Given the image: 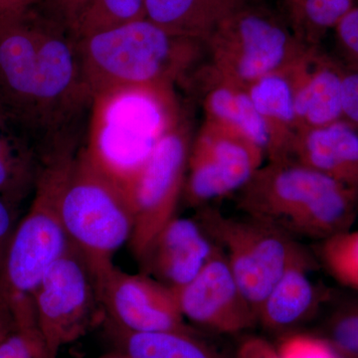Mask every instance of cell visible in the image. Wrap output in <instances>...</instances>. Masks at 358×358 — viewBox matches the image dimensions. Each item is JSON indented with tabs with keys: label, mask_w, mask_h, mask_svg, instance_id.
Segmentation results:
<instances>
[{
	"label": "cell",
	"mask_w": 358,
	"mask_h": 358,
	"mask_svg": "<svg viewBox=\"0 0 358 358\" xmlns=\"http://www.w3.org/2000/svg\"><path fill=\"white\" fill-rule=\"evenodd\" d=\"M89 90L78 42L39 4L0 17V105L38 148L72 126Z\"/></svg>",
	"instance_id": "1"
},
{
	"label": "cell",
	"mask_w": 358,
	"mask_h": 358,
	"mask_svg": "<svg viewBox=\"0 0 358 358\" xmlns=\"http://www.w3.org/2000/svg\"><path fill=\"white\" fill-rule=\"evenodd\" d=\"M78 47L95 100L121 90L171 91L187 77L206 46L143 18L87 37Z\"/></svg>",
	"instance_id": "2"
},
{
	"label": "cell",
	"mask_w": 358,
	"mask_h": 358,
	"mask_svg": "<svg viewBox=\"0 0 358 358\" xmlns=\"http://www.w3.org/2000/svg\"><path fill=\"white\" fill-rule=\"evenodd\" d=\"M238 192L242 213L294 239L322 241L345 232L358 214L357 192L292 160L268 162Z\"/></svg>",
	"instance_id": "3"
},
{
	"label": "cell",
	"mask_w": 358,
	"mask_h": 358,
	"mask_svg": "<svg viewBox=\"0 0 358 358\" xmlns=\"http://www.w3.org/2000/svg\"><path fill=\"white\" fill-rule=\"evenodd\" d=\"M76 155L43 160L31 206L16 226L0 278V308L16 331H38L33 296L49 268L69 247L61 219L60 199Z\"/></svg>",
	"instance_id": "4"
},
{
	"label": "cell",
	"mask_w": 358,
	"mask_h": 358,
	"mask_svg": "<svg viewBox=\"0 0 358 358\" xmlns=\"http://www.w3.org/2000/svg\"><path fill=\"white\" fill-rule=\"evenodd\" d=\"M63 227L95 278L112 268L131 240L134 215L126 192L81 148L66 176L60 199Z\"/></svg>",
	"instance_id": "5"
},
{
	"label": "cell",
	"mask_w": 358,
	"mask_h": 358,
	"mask_svg": "<svg viewBox=\"0 0 358 358\" xmlns=\"http://www.w3.org/2000/svg\"><path fill=\"white\" fill-rule=\"evenodd\" d=\"M94 134L87 150L124 187L162 136L178 121L171 91L129 89L94 102Z\"/></svg>",
	"instance_id": "6"
},
{
	"label": "cell",
	"mask_w": 358,
	"mask_h": 358,
	"mask_svg": "<svg viewBox=\"0 0 358 358\" xmlns=\"http://www.w3.org/2000/svg\"><path fill=\"white\" fill-rule=\"evenodd\" d=\"M205 46L207 74L245 88L261 78L292 69L315 48L275 16L241 6L222 20Z\"/></svg>",
	"instance_id": "7"
},
{
	"label": "cell",
	"mask_w": 358,
	"mask_h": 358,
	"mask_svg": "<svg viewBox=\"0 0 358 358\" xmlns=\"http://www.w3.org/2000/svg\"><path fill=\"white\" fill-rule=\"evenodd\" d=\"M197 218L222 250L258 320L266 296L305 248L288 233L246 214L229 217L215 209H205Z\"/></svg>",
	"instance_id": "8"
},
{
	"label": "cell",
	"mask_w": 358,
	"mask_h": 358,
	"mask_svg": "<svg viewBox=\"0 0 358 358\" xmlns=\"http://www.w3.org/2000/svg\"><path fill=\"white\" fill-rule=\"evenodd\" d=\"M190 150L185 124L176 121L122 187L133 210L134 230L129 243L138 260L162 228L176 217Z\"/></svg>",
	"instance_id": "9"
},
{
	"label": "cell",
	"mask_w": 358,
	"mask_h": 358,
	"mask_svg": "<svg viewBox=\"0 0 358 358\" xmlns=\"http://www.w3.org/2000/svg\"><path fill=\"white\" fill-rule=\"evenodd\" d=\"M33 303L49 358H57L61 348L84 336L105 313L95 275L71 244L44 275Z\"/></svg>",
	"instance_id": "10"
},
{
	"label": "cell",
	"mask_w": 358,
	"mask_h": 358,
	"mask_svg": "<svg viewBox=\"0 0 358 358\" xmlns=\"http://www.w3.org/2000/svg\"><path fill=\"white\" fill-rule=\"evenodd\" d=\"M265 157L237 131L205 121L190 150L185 199L200 206L240 192L263 166Z\"/></svg>",
	"instance_id": "11"
},
{
	"label": "cell",
	"mask_w": 358,
	"mask_h": 358,
	"mask_svg": "<svg viewBox=\"0 0 358 358\" xmlns=\"http://www.w3.org/2000/svg\"><path fill=\"white\" fill-rule=\"evenodd\" d=\"M96 282L103 313L114 327L133 333L189 331L173 289L154 278L114 265Z\"/></svg>",
	"instance_id": "12"
},
{
	"label": "cell",
	"mask_w": 358,
	"mask_h": 358,
	"mask_svg": "<svg viewBox=\"0 0 358 358\" xmlns=\"http://www.w3.org/2000/svg\"><path fill=\"white\" fill-rule=\"evenodd\" d=\"M173 292L183 317L209 331L234 334L258 324L221 249L192 282Z\"/></svg>",
	"instance_id": "13"
},
{
	"label": "cell",
	"mask_w": 358,
	"mask_h": 358,
	"mask_svg": "<svg viewBox=\"0 0 358 358\" xmlns=\"http://www.w3.org/2000/svg\"><path fill=\"white\" fill-rule=\"evenodd\" d=\"M220 249L199 218L173 217L138 262L143 274L176 291L192 281Z\"/></svg>",
	"instance_id": "14"
},
{
	"label": "cell",
	"mask_w": 358,
	"mask_h": 358,
	"mask_svg": "<svg viewBox=\"0 0 358 358\" xmlns=\"http://www.w3.org/2000/svg\"><path fill=\"white\" fill-rule=\"evenodd\" d=\"M299 131L343 120V67L313 48L292 69Z\"/></svg>",
	"instance_id": "15"
},
{
	"label": "cell",
	"mask_w": 358,
	"mask_h": 358,
	"mask_svg": "<svg viewBox=\"0 0 358 358\" xmlns=\"http://www.w3.org/2000/svg\"><path fill=\"white\" fill-rule=\"evenodd\" d=\"M358 192V131L343 120L299 131L288 159Z\"/></svg>",
	"instance_id": "16"
},
{
	"label": "cell",
	"mask_w": 358,
	"mask_h": 358,
	"mask_svg": "<svg viewBox=\"0 0 358 358\" xmlns=\"http://www.w3.org/2000/svg\"><path fill=\"white\" fill-rule=\"evenodd\" d=\"M315 265L306 249L294 259L259 308L258 324L286 333L312 317L320 301L319 289L308 275Z\"/></svg>",
	"instance_id": "17"
},
{
	"label": "cell",
	"mask_w": 358,
	"mask_h": 358,
	"mask_svg": "<svg viewBox=\"0 0 358 358\" xmlns=\"http://www.w3.org/2000/svg\"><path fill=\"white\" fill-rule=\"evenodd\" d=\"M292 69L261 78L247 87L254 107L267 129L268 162L288 159L299 133Z\"/></svg>",
	"instance_id": "18"
},
{
	"label": "cell",
	"mask_w": 358,
	"mask_h": 358,
	"mask_svg": "<svg viewBox=\"0 0 358 358\" xmlns=\"http://www.w3.org/2000/svg\"><path fill=\"white\" fill-rule=\"evenodd\" d=\"M240 0H143L145 18L167 32L206 43Z\"/></svg>",
	"instance_id": "19"
},
{
	"label": "cell",
	"mask_w": 358,
	"mask_h": 358,
	"mask_svg": "<svg viewBox=\"0 0 358 358\" xmlns=\"http://www.w3.org/2000/svg\"><path fill=\"white\" fill-rule=\"evenodd\" d=\"M206 89L203 106L205 121L223 124L251 141L267 157L270 138L257 112L248 90L217 78L205 75Z\"/></svg>",
	"instance_id": "20"
},
{
	"label": "cell",
	"mask_w": 358,
	"mask_h": 358,
	"mask_svg": "<svg viewBox=\"0 0 358 358\" xmlns=\"http://www.w3.org/2000/svg\"><path fill=\"white\" fill-rule=\"evenodd\" d=\"M76 41L145 18L143 0H42Z\"/></svg>",
	"instance_id": "21"
},
{
	"label": "cell",
	"mask_w": 358,
	"mask_h": 358,
	"mask_svg": "<svg viewBox=\"0 0 358 358\" xmlns=\"http://www.w3.org/2000/svg\"><path fill=\"white\" fill-rule=\"evenodd\" d=\"M0 107V197L13 205L22 199L30 188L34 189L42 166L36 143L28 138L7 136L3 119L6 110Z\"/></svg>",
	"instance_id": "22"
},
{
	"label": "cell",
	"mask_w": 358,
	"mask_h": 358,
	"mask_svg": "<svg viewBox=\"0 0 358 358\" xmlns=\"http://www.w3.org/2000/svg\"><path fill=\"white\" fill-rule=\"evenodd\" d=\"M115 329L122 355L128 358H225L190 329L133 333Z\"/></svg>",
	"instance_id": "23"
},
{
	"label": "cell",
	"mask_w": 358,
	"mask_h": 358,
	"mask_svg": "<svg viewBox=\"0 0 358 358\" xmlns=\"http://www.w3.org/2000/svg\"><path fill=\"white\" fill-rule=\"evenodd\" d=\"M296 21V35L308 46L315 44L353 6L355 0H287Z\"/></svg>",
	"instance_id": "24"
},
{
	"label": "cell",
	"mask_w": 358,
	"mask_h": 358,
	"mask_svg": "<svg viewBox=\"0 0 358 358\" xmlns=\"http://www.w3.org/2000/svg\"><path fill=\"white\" fill-rule=\"evenodd\" d=\"M317 255L336 282L358 292V230L350 229L322 240Z\"/></svg>",
	"instance_id": "25"
},
{
	"label": "cell",
	"mask_w": 358,
	"mask_h": 358,
	"mask_svg": "<svg viewBox=\"0 0 358 358\" xmlns=\"http://www.w3.org/2000/svg\"><path fill=\"white\" fill-rule=\"evenodd\" d=\"M322 338L338 352L358 358V301L345 303L331 313Z\"/></svg>",
	"instance_id": "26"
},
{
	"label": "cell",
	"mask_w": 358,
	"mask_h": 358,
	"mask_svg": "<svg viewBox=\"0 0 358 358\" xmlns=\"http://www.w3.org/2000/svg\"><path fill=\"white\" fill-rule=\"evenodd\" d=\"M275 348L280 358H336L338 355L326 338L307 334H288Z\"/></svg>",
	"instance_id": "27"
},
{
	"label": "cell",
	"mask_w": 358,
	"mask_h": 358,
	"mask_svg": "<svg viewBox=\"0 0 358 358\" xmlns=\"http://www.w3.org/2000/svg\"><path fill=\"white\" fill-rule=\"evenodd\" d=\"M0 358H49L38 331H13L0 343Z\"/></svg>",
	"instance_id": "28"
},
{
	"label": "cell",
	"mask_w": 358,
	"mask_h": 358,
	"mask_svg": "<svg viewBox=\"0 0 358 358\" xmlns=\"http://www.w3.org/2000/svg\"><path fill=\"white\" fill-rule=\"evenodd\" d=\"M334 29L348 68L358 70V4L339 20Z\"/></svg>",
	"instance_id": "29"
},
{
	"label": "cell",
	"mask_w": 358,
	"mask_h": 358,
	"mask_svg": "<svg viewBox=\"0 0 358 358\" xmlns=\"http://www.w3.org/2000/svg\"><path fill=\"white\" fill-rule=\"evenodd\" d=\"M343 120L358 131V70L343 68Z\"/></svg>",
	"instance_id": "30"
},
{
	"label": "cell",
	"mask_w": 358,
	"mask_h": 358,
	"mask_svg": "<svg viewBox=\"0 0 358 358\" xmlns=\"http://www.w3.org/2000/svg\"><path fill=\"white\" fill-rule=\"evenodd\" d=\"M17 224L14 218L13 205L0 197V278Z\"/></svg>",
	"instance_id": "31"
},
{
	"label": "cell",
	"mask_w": 358,
	"mask_h": 358,
	"mask_svg": "<svg viewBox=\"0 0 358 358\" xmlns=\"http://www.w3.org/2000/svg\"><path fill=\"white\" fill-rule=\"evenodd\" d=\"M233 358H280L277 348L267 339L249 336L238 345Z\"/></svg>",
	"instance_id": "32"
},
{
	"label": "cell",
	"mask_w": 358,
	"mask_h": 358,
	"mask_svg": "<svg viewBox=\"0 0 358 358\" xmlns=\"http://www.w3.org/2000/svg\"><path fill=\"white\" fill-rule=\"evenodd\" d=\"M40 1L41 0H0V17L24 13Z\"/></svg>",
	"instance_id": "33"
},
{
	"label": "cell",
	"mask_w": 358,
	"mask_h": 358,
	"mask_svg": "<svg viewBox=\"0 0 358 358\" xmlns=\"http://www.w3.org/2000/svg\"><path fill=\"white\" fill-rule=\"evenodd\" d=\"M13 331V324L6 313L0 308V343Z\"/></svg>",
	"instance_id": "34"
},
{
	"label": "cell",
	"mask_w": 358,
	"mask_h": 358,
	"mask_svg": "<svg viewBox=\"0 0 358 358\" xmlns=\"http://www.w3.org/2000/svg\"><path fill=\"white\" fill-rule=\"evenodd\" d=\"M338 352V350H336ZM336 358H355L353 357H350V355H345V353H341L338 352V355H336Z\"/></svg>",
	"instance_id": "35"
},
{
	"label": "cell",
	"mask_w": 358,
	"mask_h": 358,
	"mask_svg": "<svg viewBox=\"0 0 358 358\" xmlns=\"http://www.w3.org/2000/svg\"><path fill=\"white\" fill-rule=\"evenodd\" d=\"M102 358H128L127 357H124V355H112V357H106Z\"/></svg>",
	"instance_id": "36"
},
{
	"label": "cell",
	"mask_w": 358,
	"mask_h": 358,
	"mask_svg": "<svg viewBox=\"0 0 358 358\" xmlns=\"http://www.w3.org/2000/svg\"><path fill=\"white\" fill-rule=\"evenodd\" d=\"M355 6H357V4H358V0H355Z\"/></svg>",
	"instance_id": "37"
}]
</instances>
